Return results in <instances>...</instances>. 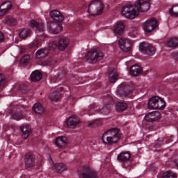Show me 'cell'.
Wrapping results in <instances>:
<instances>
[{"mask_svg": "<svg viewBox=\"0 0 178 178\" xmlns=\"http://www.w3.org/2000/svg\"><path fill=\"white\" fill-rule=\"evenodd\" d=\"M120 131L117 128L109 130L103 135L102 140L106 144H112L118 142L121 138Z\"/></svg>", "mask_w": 178, "mask_h": 178, "instance_id": "6da1fadb", "label": "cell"}, {"mask_svg": "<svg viewBox=\"0 0 178 178\" xmlns=\"http://www.w3.org/2000/svg\"><path fill=\"white\" fill-rule=\"evenodd\" d=\"M121 13L126 18L133 20L136 18L139 14V10L135 5H127L122 7Z\"/></svg>", "mask_w": 178, "mask_h": 178, "instance_id": "7a4b0ae2", "label": "cell"}, {"mask_svg": "<svg viewBox=\"0 0 178 178\" xmlns=\"http://www.w3.org/2000/svg\"><path fill=\"white\" fill-rule=\"evenodd\" d=\"M104 5L102 2L99 1H95L90 3L89 6L88 12L93 16L99 15L102 13Z\"/></svg>", "mask_w": 178, "mask_h": 178, "instance_id": "3957f363", "label": "cell"}, {"mask_svg": "<svg viewBox=\"0 0 178 178\" xmlns=\"http://www.w3.org/2000/svg\"><path fill=\"white\" fill-rule=\"evenodd\" d=\"M166 102L162 98L158 96H154L149 99L148 107L150 109L162 110L165 108Z\"/></svg>", "mask_w": 178, "mask_h": 178, "instance_id": "277c9868", "label": "cell"}, {"mask_svg": "<svg viewBox=\"0 0 178 178\" xmlns=\"http://www.w3.org/2000/svg\"><path fill=\"white\" fill-rule=\"evenodd\" d=\"M78 173L80 178H97L96 172L86 166L79 168L78 170Z\"/></svg>", "mask_w": 178, "mask_h": 178, "instance_id": "5b68a950", "label": "cell"}, {"mask_svg": "<svg viewBox=\"0 0 178 178\" xmlns=\"http://www.w3.org/2000/svg\"><path fill=\"white\" fill-rule=\"evenodd\" d=\"M139 50L144 55H153L156 52V49L151 44L148 42H143L139 45Z\"/></svg>", "mask_w": 178, "mask_h": 178, "instance_id": "8992f818", "label": "cell"}, {"mask_svg": "<svg viewBox=\"0 0 178 178\" xmlns=\"http://www.w3.org/2000/svg\"><path fill=\"white\" fill-rule=\"evenodd\" d=\"M158 26V21L156 18H150L143 24V27L147 33H151L155 30Z\"/></svg>", "mask_w": 178, "mask_h": 178, "instance_id": "52a82bcc", "label": "cell"}, {"mask_svg": "<svg viewBox=\"0 0 178 178\" xmlns=\"http://www.w3.org/2000/svg\"><path fill=\"white\" fill-rule=\"evenodd\" d=\"M133 90L132 86L128 83H122L117 89V94L121 97H126Z\"/></svg>", "mask_w": 178, "mask_h": 178, "instance_id": "ba28073f", "label": "cell"}, {"mask_svg": "<svg viewBox=\"0 0 178 178\" xmlns=\"http://www.w3.org/2000/svg\"><path fill=\"white\" fill-rule=\"evenodd\" d=\"M47 29L51 34H58L63 30V26L60 23L51 21L47 23Z\"/></svg>", "mask_w": 178, "mask_h": 178, "instance_id": "9c48e42d", "label": "cell"}, {"mask_svg": "<svg viewBox=\"0 0 178 178\" xmlns=\"http://www.w3.org/2000/svg\"><path fill=\"white\" fill-rule=\"evenodd\" d=\"M100 55L99 51L96 50H91L86 53V59L88 62L90 63H96L99 58Z\"/></svg>", "mask_w": 178, "mask_h": 178, "instance_id": "30bf717a", "label": "cell"}, {"mask_svg": "<svg viewBox=\"0 0 178 178\" xmlns=\"http://www.w3.org/2000/svg\"><path fill=\"white\" fill-rule=\"evenodd\" d=\"M24 160L26 167L27 168L33 167L36 164V157L31 152H28L25 155Z\"/></svg>", "mask_w": 178, "mask_h": 178, "instance_id": "8fae6325", "label": "cell"}, {"mask_svg": "<svg viewBox=\"0 0 178 178\" xmlns=\"http://www.w3.org/2000/svg\"><path fill=\"white\" fill-rule=\"evenodd\" d=\"M135 6L139 11L145 12L149 10L151 7V2L149 1H138L135 3Z\"/></svg>", "mask_w": 178, "mask_h": 178, "instance_id": "7c38bea8", "label": "cell"}, {"mask_svg": "<svg viewBox=\"0 0 178 178\" xmlns=\"http://www.w3.org/2000/svg\"><path fill=\"white\" fill-rule=\"evenodd\" d=\"M132 42L127 39H120L119 41V45L122 51H129L132 48Z\"/></svg>", "mask_w": 178, "mask_h": 178, "instance_id": "4fadbf2b", "label": "cell"}, {"mask_svg": "<svg viewBox=\"0 0 178 178\" xmlns=\"http://www.w3.org/2000/svg\"><path fill=\"white\" fill-rule=\"evenodd\" d=\"M160 118H161V114L158 111L149 113L145 116V120L147 121L148 122H149L157 121L160 120Z\"/></svg>", "mask_w": 178, "mask_h": 178, "instance_id": "5bb4252c", "label": "cell"}, {"mask_svg": "<svg viewBox=\"0 0 178 178\" xmlns=\"http://www.w3.org/2000/svg\"><path fill=\"white\" fill-rule=\"evenodd\" d=\"M20 131L22 132V138L24 140H26L29 137V135L31 134L32 130L29 124H24L20 126Z\"/></svg>", "mask_w": 178, "mask_h": 178, "instance_id": "9a60e30c", "label": "cell"}, {"mask_svg": "<svg viewBox=\"0 0 178 178\" xmlns=\"http://www.w3.org/2000/svg\"><path fill=\"white\" fill-rule=\"evenodd\" d=\"M12 6V3L9 1H6L3 3L0 6V16H2L5 14L11 9Z\"/></svg>", "mask_w": 178, "mask_h": 178, "instance_id": "2e32d148", "label": "cell"}, {"mask_svg": "<svg viewBox=\"0 0 178 178\" xmlns=\"http://www.w3.org/2000/svg\"><path fill=\"white\" fill-rule=\"evenodd\" d=\"M80 123V119L76 116H70L67 120V122L68 126L72 129L76 127L78 125H79Z\"/></svg>", "mask_w": 178, "mask_h": 178, "instance_id": "e0dca14e", "label": "cell"}, {"mask_svg": "<svg viewBox=\"0 0 178 178\" xmlns=\"http://www.w3.org/2000/svg\"><path fill=\"white\" fill-rule=\"evenodd\" d=\"M51 17L55 20V22L61 23L64 20V16L58 10H53L50 12Z\"/></svg>", "mask_w": 178, "mask_h": 178, "instance_id": "ac0fdd59", "label": "cell"}, {"mask_svg": "<svg viewBox=\"0 0 178 178\" xmlns=\"http://www.w3.org/2000/svg\"><path fill=\"white\" fill-rule=\"evenodd\" d=\"M55 143L58 147L64 148L68 145V140L66 136H60L56 138Z\"/></svg>", "mask_w": 178, "mask_h": 178, "instance_id": "d6986e66", "label": "cell"}, {"mask_svg": "<svg viewBox=\"0 0 178 178\" xmlns=\"http://www.w3.org/2000/svg\"><path fill=\"white\" fill-rule=\"evenodd\" d=\"M125 25L122 22H117L114 26L113 31L116 35H121L124 31Z\"/></svg>", "mask_w": 178, "mask_h": 178, "instance_id": "ffe728a7", "label": "cell"}, {"mask_svg": "<svg viewBox=\"0 0 178 178\" xmlns=\"http://www.w3.org/2000/svg\"><path fill=\"white\" fill-rule=\"evenodd\" d=\"M142 67L140 66L135 64L132 66L130 70V73L132 77H138L142 73Z\"/></svg>", "mask_w": 178, "mask_h": 178, "instance_id": "44dd1931", "label": "cell"}, {"mask_svg": "<svg viewBox=\"0 0 178 178\" xmlns=\"http://www.w3.org/2000/svg\"><path fill=\"white\" fill-rule=\"evenodd\" d=\"M69 44V40L67 38H62L60 39L58 44V49L63 51L68 47Z\"/></svg>", "mask_w": 178, "mask_h": 178, "instance_id": "7402d4cb", "label": "cell"}, {"mask_svg": "<svg viewBox=\"0 0 178 178\" xmlns=\"http://www.w3.org/2000/svg\"><path fill=\"white\" fill-rule=\"evenodd\" d=\"M42 74L40 71H34L31 74L30 80L33 82H39L42 78Z\"/></svg>", "mask_w": 178, "mask_h": 178, "instance_id": "603a6c76", "label": "cell"}, {"mask_svg": "<svg viewBox=\"0 0 178 178\" xmlns=\"http://www.w3.org/2000/svg\"><path fill=\"white\" fill-rule=\"evenodd\" d=\"M53 169L56 173H61L64 171L67 170V167L65 164H63V163H58V164L54 165L53 167Z\"/></svg>", "mask_w": 178, "mask_h": 178, "instance_id": "cb8c5ba5", "label": "cell"}, {"mask_svg": "<svg viewBox=\"0 0 178 178\" xmlns=\"http://www.w3.org/2000/svg\"><path fill=\"white\" fill-rule=\"evenodd\" d=\"M29 24L32 27L36 29L38 31H40V32L44 31V25L43 24L39 23L34 20H31Z\"/></svg>", "mask_w": 178, "mask_h": 178, "instance_id": "d4e9b609", "label": "cell"}, {"mask_svg": "<svg viewBox=\"0 0 178 178\" xmlns=\"http://www.w3.org/2000/svg\"><path fill=\"white\" fill-rule=\"evenodd\" d=\"M131 158L130 153L127 151H124L120 153L118 156V159L122 162H127Z\"/></svg>", "mask_w": 178, "mask_h": 178, "instance_id": "484cf974", "label": "cell"}, {"mask_svg": "<svg viewBox=\"0 0 178 178\" xmlns=\"http://www.w3.org/2000/svg\"><path fill=\"white\" fill-rule=\"evenodd\" d=\"M33 110L34 112L39 115L43 114L45 111L43 105H42L40 103H36L34 104L33 108Z\"/></svg>", "mask_w": 178, "mask_h": 178, "instance_id": "4316f807", "label": "cell"}, {"mask_svg": "<svg viewBox=\"0 0 178 178\" xmlns=\"http://www.w3.org/2000/svg\"><path fill=\"white\" fill-rule=\"evenodd\" d=\"M49 54V50L45 48L39 50L36 53V57L37 59H42L45 58Z\"/></svg>", "mask_w": 178, "mask_h": 178, "instance_id": "83f0119b", "label": "cell"}, {"mask_svg": "<svg viewBox=\"0 0 178 178\" xmlns=\"http://www.w3.org/2000/svg\"><path fill=\"white\" fill-rule=\"evenodd\" d=\"M109 78L110 82L114 83L118 78V74L114 69H110L109 72Z\"/></svg>", "mask_w": 178, "mask_h": 178, "instance_id": "f1b7e54d", "label": "cell"}, {"mask_svg": "<svg viewBox=\"0 0 178 178\" xmlns=\"http://www.w3.org/2000/svg\"><path fill=\"white\" fill-rule=\"evenodd\" d=\"M167 45L169 47L173 48L178 47V37H172L169 39L167 42Z\"/></svg>", "mask_w": 178, "mask_h": 178, "instance_id": "f546056e", "label": "cell"}, {"mask_svg": "<svg viewBox=\"0 0 178 178\" xmlns=\"http://www.w3.org/2000/svg\"><path fill=\"white\" fill-rule=\"evenodd\" d=\"M128 108L127 104L122 102H117L115 105V108L116 111L119 112H121L126 110V109Z\"/></svg>", "mask_w": 178, "mask_h": 178, "instance_id": "4dcf8cb0", "label": "cell"}, {"mask_svg": "<svg viewBox=\"0 0 178 178\" xmlns=\"http://www.w3.org/2000/svg\"><path fill=\"white\" fill-rule=\"evenodd\" d=\"M49 98L52 101H58L61 98V94L58 91H54L51 93Z\"/></svg>", "mask_w": 178, "mask_h": 178, "instance_id": "1f68e13d", "label": "cell"}, {"mask_svg": "<svg viewBox=\"0 0 178 178\" xmlns=\"http://www.w3.org/2000/svg\"><path fill=\"white\" fill-rule=\"evenodd\" d=\"M5 22L6 24H7V25L11 26H15L17 23L16 20L13 17L11 16L6 17L5 18Z\"/></svg>", "mask_w": 178, "mask_h": 178, "instance_id": "d6a6232c", "label": "cell"}, {"mask_svg": "<svg viewBox=\"0 0 178 178\" xmlns=\"http://www.w3.org/2000/svg\"><path fill=\"white\" fill-rule=\"evenodd\" d=\"M30 29H28V28H25L23 29L20 33H19V37L20 38L25 39L29 36V35H30L31 34Z\"/></svg>", "mask_w": 178, "mask_h": 178, "instance_id": "836d02e7", "label": "cell"}, {"mask_svg": "<svg viewBox=\"0 0 178 178\" xmlns=\"http://www.w3.org/2000/svg\"><path fill=\"white\" fill-rule=\"evenodd\" d=\"M169 13L173 16L178 17V4L173 6L170 9H169Z\"/></svg>", "mask_w": 178, "mask_h": 178, "instance_id": "e575fe53", "label": "cell"}, {"mask_svg": "<svg viewBox=\"0 0 178 178\" xmlns=\"http://www.w3.org/2000/svg\"><path fill=\"white\" fill-rule=\"evenodd\" d=\"M176 175L171 171H167L163 175V178H176Z\"/></svg>", "mask_w": 178, "mask_h": 178, "instance_id": "d590c367", "label": "cell"}, {"mask_svg": "<svg viewBox=\"0 0 178 178\" xmlns=\"http://www.w3.org/2000/svg\"><path fill=\"white\" fill-rule=\"evenodd\" d=\"M30 61V56L29 55H26L22 58L20 60V63L23 65L27 64Z\"/></svg>", "mask_w": 178, "mask_h": 178, "instance_id": "8d00e7d4", "label": "cell"}, {"mask_svg": "<svg viewBox=\"0 0 178 178\" xmlns=\"http://www.w3.org/2000/svg\"><path fill=\"white\" fill-rule=\"evenodd\" d=\"M5 80V78L4 77L3 75L2 74H0V88L3 85Z\"/></svg>", "mask_w": 178, "mask_h": 178, "instance_id": "74e56055", "label": "cell"}, {"mask_svg": "<svg viewBox=\"0 0 178 178\" xmlns=\"http://www.w3.org/2000/svg\"><path fill=\"white\" fill-rule=\"evenodd\" d=\"M172 56L175 60H178V51H176L172 53Z\"/></svg>", "mask_w": 178, "mask_h": 178, "instance_id": "f35d334b", "label": "cell"}, {"mask_svg": "<svg viewBox=\"0 0 178 178\" xmlns=\"http://www.w3.org/2000/svg\"><path fill=\"white\" fill-rule=\"evenodd\" d=\"M4 36L3 34L0 31V42H2L4 40Z\"/></svg>", "mask_w": 178, "mask_h": 178, "instance_id": "ab89813d", "label": "cell"}, {"mask_svg": "<svg viewBox=\"0 0 178 178\" xmlns=\"http://www.w3.org/2000/svg\"><path fill=\"white\" fill-rule=\"evenodd\" d=\"M175 162L176 165L178 167V159H176V160H175Z\"/></svg>", "mask_w": 178, "mask_h": 178, "instance_id": "60d3db41", "label": "cell"}]
</instances>
